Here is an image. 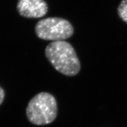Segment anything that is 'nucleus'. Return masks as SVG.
<instances>
[{
  "instance_id": "5",
  "label": "nucleus",
  "mask_w": 127,
  "mask_h": 127,
  "mask_svg": "<svg viewBox=\"0 0 127 127\" xmlns=\"http://www.w3.org/2000/svg\"><path fill=\"white\" fill-rule=\"evenodd\" d=\"M119 17L127 23V0H123L118 8Z\"/></svg>"
},
{
  "instance_id": "4",
  "label": "nucleus",
  "mask_w": 127,
  "mask_h": 127,
  "mask_svg": "<svg viewBox=\"0 0 127 127\" xmlns=\"http://www.w3.org/2000/svg\"><path fill=\"white\" fill-rule=\"evenodd\" d=\"M17 9L22 17L39 18L47 14L48 7L44 0H18Z\"/></svg>"
},
{
  "instance_id": "2",
  "label": "nucleus",
  "mask_w": 127,
  "mask_h": 127,
  "mask_svg": "<svg viewBox=\"0 0 127 127\" xmlns=\"http://www.w3.org/2000/svg\"><path fill=\"white\" fill-rule=\"evenodd\" d=\"M58 107L54 95L41 92L35 95L28 102L26 115L30 123L36 125L52 123L57 118Z\"/></svg>"
},
{
  "instance_id": "1",
  "label": "nucleus",
  "mask_w": 127,
  "mask_h": 127,
  "mask_svg": "<svg viewBox=\"0 0 127 127\" xmlns=\"http://www.w3.org/2000/svg\"><path fill=\"white\" fill-rule=\"evenodd\" d=\"M45 54L54 68L64 75L74 76L80 71V62L75 51L66 41L51 42L46 47Z\"/></svg>"
},
{
  "instance_id": "3",
  "label": "nucleus",
  "mask_w": 127,
  "mask_h": 127,
  "mask_svg": "<svg viewBox=\"0 0 127 127\" xmlns=\"http://www.w3.org/2000/svg\"><path fill=\"white\" fill-rule=\"evenodd\" d=\"M36 36L48 41H64L70 38L74 33V27L65 19L50 17L39 21L35 25Z\"/></svg>"
},
{
  "instance_id": "6",
  "label": "nucleus",
  "mask_w": 127,
  "mask_h": 127,
  "mask_svg": "<svg viewBox=\"0 0 127 127\" xmlns=\"http://www.w3.org/2000/svg\"><path fill=\"white\" fill-rule=\"evenodd\" d=\"M5 98V91L2 88L0 87V105L2 104Z\"/></svg>"
}]
</instances>
